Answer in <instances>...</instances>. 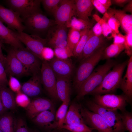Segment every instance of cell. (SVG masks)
Segmentation results:
<instances>
[{"mask_svg":"<svg viewBox=\"0 0 132 132\" xmlns=\"http://www.w3.org/2000/svg\"><path fill=\"white\" fill-rule=\"evenodd\" d=\"M104 37L102 35H95L91 29L90 30L88 39L81 55L78 58L81 61L88 57L100 48L105 45Z\"/></svg>","mask_w":132,"mask_h":132,"instance_id":"18","label":"cell"},{"mask_svg":"<svg viewBox=\"0 0 132 132\" xmlns=\"http://www.w3.org/2000/svg\"><path fill=\"white\" fill-rule=\"evenodd\" d=\"M12 47L16 56L31 75L40 73L42 63L38 57L24 47L18 48Z\"/></svg>","mask_w":132,"mask_h":132,"instance_id":"8","label":"cell"},{"mask_svg":"<svg viewBox=\"0 0 132 132\" xmlns=\"http://www.w3.org/2000/svg\"><path fill=\"white\" fill-rule=\"evenodd\" d=\"M54 51L49 47L45 46L43 48L41 53L42 61L47 62L52 59L54 57Z\"/></svg>","mask_w":132,"mask_h":132,"instance_id":"42","label":"cell"},{"mask_svg":"<svg viewBox=\"0 0 132 132\" xmlns=\"http://www.w3.org/2000/svg\"><path fill=\"white\" fill-rule=\"evenodd\" d=\"M17 120L7 112L0 116V129L2 132H15Z\"/></svg>","mask_w":132,"mask_h":132,"instance_id":"28","label":"cell"},{"mask_svg":"<svg viewBox=\"0 0 132 132\" xmlns=\"http://www.w3.org/2000/svg\"><path fill=\"white\" fill-rule=\"evenodd\" d=\"M15 32L18 39L24 44L26 48L42 61L41 53L43 48L46 46V39L36 35L29 34L24 32Z\"/></svg>","mask_w":132,"mask_h":132,"instance_id":"10","label":"cell"},{"mask_svg":"<svg viewBox=\"0 0 132 132\" xmlns=\"http://www.w3.org/2000/svg\"><path fill=\"white\" fill-rule=\"evenodd\" d=\"M93 25V22L90 21H86L74 16L66 26L67 28H72L81 31L87 29H90Z\"/></svg>","mask_w":132,"mask_h":132,"instance_id":"30","label":"cell"},{"mask_svg":"<svg viewBox=\"0 0 132 132\" xmlns=\"http://www.w3.org/2000/svg\"><path fill=\"white\" fill-rule=\"evenodd\" d=\"M54 49V55L58 58L66 59L73 56L72 53L67 46L65 47L56 48Z\"/></svg>","mask_w":132,"mask_h":132,"instance_id":"38","label":"cell"},{"mask_svg":"<svg viewBox=\"0 0 132 132\" xmlns=\"http://www.w3.org/2000/svg\"><path fill=\"white\" fill-rule=\"evenodd\" d=\"M32 120L37 126L49 132L58 128L55 109L44 111Z\"/></svg>","mask_w":132,"mask_h":132,"instance_id":"19","label":"cell"},{"mask_svg":"<svg viewBox=\"0 0 132 132\" xmlns=\"http://www.w3.org/2000/svg\"><path fill=\"white\" fill-rule=\"evenodd\" d=\"M69 102L68 101L63 102L55 113L56 118L58 123L57 128H61L64 124Z\"/></svg>","mask_w":132,"mask_h":132,"instance_id":"33","label":"cell"},{"mask_svg":"<svg viewBox=\"0 0 132 132\" xmlns=\"http://www.w3.org/2000/svg\"><path fill=\"white\" fill-rule=\"evenodd\" d=\"M125 12H127L132 13V0H130L124 7L122 10Z\"/></svg>","mask_w":132,"mask_h":132,"instance_id":"51","label":"cell"},{"mask_svg":"<svg viewBox=\"0 0 132 132\" xmlns=\"http://www.w3.org/2000/svg\"><path fill=\"white\" fill-rule=\"evenodd\" d=\"M108 10L111 5L110 0H98Z\"/></svg>","mask_w":132,"mask_h":132,"instance_id":"52","label":"cell"},{"mask_svg":"<svg viewBox=\"0 0 132 132\" xmlns=\"http://www.w3.org/2000/svg\"><path fill=\"white\" fill-rule=\"evenodd\" d=\"M5 68L7 74L9 76L20 77L31 75L15 55L11 46L8 50L6 56Z\"/></svg>","mask_w":132,"mask_h":132,"instance_id":"14","label":"cell"},{"mask_svg":"<svg viewBox=\"0 0 132 132\" xmlns=\"http://www.w3.org/2000/svg\"><path fill=\"white\" fill-rule=\"evenodd\" d=\"M90 29L83 30L80 39L75 46L73 52V56L78 58L88 39Z\"/></svg>","mask_w":132,"mask_h":132,"instance_id":"32","label":"cell"},{"mask_svg":"<svg viewBox=\"0 0 132 132\" xmlns=\"http://www.w3.org/2000/svg\"><path fill=\"white\" fill-rule=\"evenodd\" d=\"M53 15L56 24L66 25L76 16L75 0H61Z\"/></svg>","mask_w":132,"mask_h":132,"instance_id":"12","label":"cell"},{"mask_svg":"<svg viewBox=\"0 0 132 132\" xmlns=\"http://www.w3.org/2000/svg\"><path fill=\"white\" fill-rule=\"evenodd\" d=\"M80 106L81 104L77 102H74L72 103L67 110L64 124L73 125L85 123L80 113Z\"/></svg>","mask_w":132,"mask_h":132,"instance_id":"25","label":"cell"},{"mask_svg":"<svg viewBox=\"0 0 132 132\" xmlns=\"http://www.w3.org/2000/svg\"><path fill=\"white\" fill-rule=\"evenodd\" d=\"M107 12L113 16L119 22L122 29L126 33L132 31V15L126 14L122 10L109 8Z\"/></svg>","mask_w":132,"mask_h":132,"instance_id":"22","label":"cell"},{"mask_svg":"<svg viewBox=\"0 0 132 132\" xmlns=\"http://www.w3.org/2000/svg\"><path fill=\"white\" fill-rule=\"evenodd\" d=\"M7 110L3 105L0 96V116L6 112Z\"/></svg>","mask_w":132,"mask_h":132,"instance_id":"53","label":"cell"},{"mask_svg":"<svg viewBox=\"0 0 132 132\" xmlns=\"http://www.w3.org/2000/svg\"><path fill=\"white\" fill-rule=\"evenodd\" d=\"M61 0H43L41 3L48 12L53 15L58 7Z\"/></svg>","mask_w":132,"mask_h":132,"instance_id":"36","label":"cell"},{"mask_svg":"<svg viewBox=\"0 0 132 132\" xmlns=\"http://www.w3.org/2000/svg\"><path fill=\"white\" fill-rule=\"evenodd\" d=\"M123 124L126 131L132 132V113L126 110L120 113Z\"/></svg>","mask_w":132,"mask_h":132,"instance_id":"35","label":"cell"},{"mask_svg":"<svg viewBox=\"0 0 132 132\" xmlns=\"http://www.w3.org/2000/svg\"><path fill=\"white\" fill-rule=\"evenodd\" d=\"M93 17L97 22H98L101 18L98 15L96 14H94L93 15Z\"/></svg>","mask_w":132,"mask_h":132,"instance_id":"55","label":"cell"},{"mask_svg":"<svg viewBox=\"0 0 132 132\" xmlns=\"http://www.w3.org/2000/svg\"><path fill=\"white\" fill-rule=\"evenodd\" d=\"M33 132H40L38 131L35 130V131H33Z\"/></svg>","mask_w":132,"mask_h":132,"instance_id":"56","label":"cell"},{"mask_svg":"<svg viewBox=\"0 0 132 132\" xmlns=\"http://www.w3.org/2000/svg\"><path fill=\"white\" fill-rule=\"evenodd\" d=\"M106 47L105 45H104L91 55L81 61L77 70L73 81V86L77 92L102 59L104 51Z\"/></svg>","mask_w":132,"mask_h":132,"instance_id":"3","label":"cell"},{"mask_svg":"<svg viewBox=\"0 0 132 132\" xmlns=\"http://www.w3.org/2000/svg\"><path fill=\"white\" fill-rule=\"evenodd\" d=\"M24 31L30 35L40 36V34L56 25L55 20L50 19L42 12L37 13L22 19Z\"/></svg>","mask_w":132,"mask_h":132,"instance_id":"5","label":"cell"},{"mask_svg":"<svg viewBox=\"0 0 132 132\" xmlns=\"http://www.w3.org/2000/svg\"><path fill=\"white\" fill-rule=\"evenodd\" d=\"M70 28L67 38V46L72 53L75 46L80 39L83 30L79 31L72 28Z\"/></svg>","mask_w":132,"mask_h":132,"instance_id":"31","label":"cell"},{"mask_svg":"<svg viewBox=\"0 0 132 132\" xmlns=\"http://www.w3.org/2000/svg\"><path fill=\"white\" fill-rule=\"evenodd\" d=\"M111 36L113 38V43L118 44H124L126 36L119 33L118 34L112 32Z\"/></svg>","mask_w":132,"mask_h":132,"instance_id":"45","label":"cell"},{"mask_svg":"<svg viewBox=\"0 0 132 132\" xmlns=\"http://www.w3.org/2000/svg\"><path fill=\"white\" fill-rule=\"evenodd\" d=\"M91 29L95 35L99 36L102 35L101 27L100 24L98 22H97L95 25Z\"/></svg>","mask_w":132,"mask_h":132,"instance_id":"48","label":"cell"},{"mask_svg":"<svg viewBox=\"0 0 132 132\" xmlns=\"http://www.w3.org/2000/svg\"><path fill=\"white\" fill-rule=\"evenodd\" d=\"M124 49V44L113 43L106 47L104 51L102 59H109L110 58L116 57Z\"/></svg>","mask_w":132,"mask_h":132,"instance_id":"29","label":"cell"},{"mask_svg":"<svg viewBox=\"0 0 132 132\" xmlns=\"http://www.w3.org/2000/svg\"><path fill=\"white\" fill-rule=\"evenodd\" d=\"M67 28L66 25L57 24L50 28L45 38L47 45L53 48L65 46L67 43Z\"/></svg>","mask_w":132,"mask_h":132,"instance_id":"11","label":"cell"},{"mask_svg":"<svg viewBox=\"0 0 132 132\" xmlns=\"http://www.w3.org/2000/svg\"><path fill=\"white\" fill-rule=\"evenodd\" d=\"M101 25L102 29V35L104 37H107L112 33V30L107 22H104Z\"/></svg>","mask_w":132,"mask_h":132,"instance_id":"47","label":"cell"},{"mask_svg":"<svg viewBox=\"0 0 132 132\" xmlns=\"http://www.w3.org/2000/svg\"><path fill=\"white\" fill-rule=\"evenodd\" d=\"M127 64L126 74L121 79L119 88L122 90L130 102L132 101V55L130 56Z\"/></svg>","mask_w":132,"mask_h":132,"instance_id":"24","label":"cell"},{"mask_svg":"<svg viewBox=\"0 0 132 132\" xmlns=\"http://www.w3.org/2000/svg\"><path fill=\"white\" fill-rule=\"evenodd\" d=\"M25 109L27 116L32 120L44 111L55 109L52 100L42 97L35 98L31 100Z\"/></svg>","mask_w":132,"mask_h":132,"instance_id":"17","label":"cell"},{"mask_svg":"<svg viewBox=\"0 0 132 132\" xmlns=\"http://www.w3.org/2000/svg\"><path fill=\"white\" fill-rule=\"evenodd\" d=\"M116 64L115 61L108 59L104 64L93 70L77 91V99H81L86 95L89 94L100 84L106 75Z\"/></svg>","mask_w":132,"mask_h":132,"instance_id":"1","label":"cell"},{"mask_svg":"<svg viewBox=\"0 0 132 132\" xmlns=\"http://www.w3.org/2000/svg\"><path fill=\"white\" fill-rule=\"evenodd\" d=\"M92 132H94V131H92Z\"/></svg>","mask_w":132,"mask_h":132,"instance_id":"58","label":"cell"},{"mask_svg":"<svg viewBox=\"0 0 132 132\" xmlns=\"http://www.w3.org/2000/svg\"><path fill=\"white\" fill-rule=\"evenodd\" d=\"M128 61L116 64L104 77L100 84L89 94L94 96L112 93L119 88L123 71Z\"/></svg>","mask_w":132,"mask_h":132,"instance_id":"2","label":"cell"},{"mask_svg":"<svg viewBox=\"0 0 132 132\" xmlns=\"http://www.w3.org/2000/svg\"><path fill=\"white\" fill-rule=\"evenodd\" d=\"M61 128L72 132H92L94 130L85 123L73 125L64 124Z\"/></svg>","mask_w":132,"mask_h":132,"instance_id":"34","label":"cell"},{"mask_svg":"<svg viewBox=\"0 0 132 132\" xmlns=\"http://www.w3.org/2000/svg\"><path fill=\"white\" fill-rule=\"evenodd\" d=\"M41 1L8 0L6 2L9 8L17 13L23 19L34 14L42 12L40 8Z\"/></svg>","mask_w":132,"mask_h":132,"instance_id":"6","label":"cell"},{"mask_svg":"<svg viewBox=\"0 0 132 132\" xmlns=\"http://www.w3.org/2000/svg\"><path fill=\"white\" fill-rule=\"evenodd\" d=\"M80 111L85 123L98 132H114L102 118L81 104Z\"/></svg>","mask_w":132,"mask_h":132,"instance_id":"13","label":"cell"},{"mask_svg":"<svg viewBox=\"0 0 132 132\" xmlns=\"http://www.w3.org/2000/svg\"><path fill=\"white\" fill-rule=\"evenodd\" d=\"M0 96L5 108L7 110H15L16 104L13 92L7 86L0 87Z\"/></svg>","mask_w":132,"mask_h":132,"instance_id":"27","label":"cell"},{"mask_svg":"<svg viewBox=\"0 0 132 132\" xmlns=\"http://www.w3.org/2000/svg\"><path fill=\"white\" fill-rule=\"evenodd\" d=\"M124 43L125 53L129 56L132 55V31L126 33Z\"/></svg>","mask_w":132,"mask_h":132,"instance_id":"41","label":"cell"},{"mask_svg":"<svg viewBox=\"0 0 132 132\" xmlns=\"http://www.w3.org/2000/svg\"><path fill=\"white\" fill-rule=\"evenodd\" d=\"M0 19L10 29L18 32H23L25 27L22 19L17 13L0 4Z\"/></svg>","mask_w":132,"mask_h":132,"instance_id":"15","label":"cell"},{"mask_svg":"<svg viewBox=\"0 0 132 132\" xmlns=\"http://www.w3.org/2000/svg\"><path fill=\"white\" fill-rule=\"evenodd\" d=\"M50 132H72L66 130L62 129L57 128Z\"/></svg>","mask_w":132,"mask_h":132,"instance_id":"54","label":"cell"},{"mask_svg":"<svg viewBox=\"0 0 132 132\" xmlns=\"http://www.w3.org/2000/svg\"><path fill=\"white\" fill-rule=\"evenodd\" d=\"M8 83V80L5 67L0 61V87L7 86Z\"/></svg>","mask_w":132,"mask_h":132,"instance_id":"44","label":"cell"},{"mask_svg":"<svg viewBox=\"0 0 132 132\" xmlns=\"http://www.w3.org/2000/svg\"><path fill=\"white\" fill-rule=\"evenodd\" d=\"M94 6L100 13L104 14L107 12V10L98 0H91Z\"/></svg>","mask_w":132,"mask_h":132,"instance_id":"46","label":"cell"},{"mask_svg":"<svg viewBox=\"0 0 132 132\" xmlns=\"http://www.w3.org/2000/svg\"><path fill=\"white\" fill-rule=\"evenodd\" d=\"M56 77V90L59 99L62 102H70L71 93V78Z\"/></svg>","mask_w":132,"mask_h":132,"instance_id":"23","label":"cell"},{"mask_svg":"<svg viewBox=\"0 0 132 132\" xmlns=\"http://www.w3.org/2000/svg\"><path fill=\"white\" fill-rule=\"evenodd\" d=\"M0 132H2V131L0 129Z\"/></svg>","mask_w":132,"mask_h":132,"instance_id":"57","label":"cell"},{"mask_svg":"<svg viewBox=\"0 0 132 132\" xmlns=\"http://www.w3.org/2000/svg\"><path fill=\"white\" fill-rule=\"evenodd\" d=\"M39 74L32 75L30 78L22 85L21 91L28 97H36L42 92V83Z\"/></svg>","mask_w":132,"mask_h":132,"instance_id":"20","label":"cell"},{"mask_svg":"<svg viewBox=\"0 0 132 132\" xmlns=\"http://www.w3.org/2000/svg\"><path fill=\"white\" fill-rule=\"evenodd\" d=\"M0 40L2 43L9 44L15 48L24 47L17 38L15 31L5 26L0 19Z\"/></svg>","mask_w":132,"mask_h":132,"instance_id":"21","label":"cell"},{"mask_svg":"<svg viewBox=\"0 0 132 132\" xmlns=\"http://www.w3.org/2000/svg\"><path fill=\"white\" fill-rule=\"evenodd\" d=\"M92 101L99 106L110 110H120L121 112L126 110L127 97L123 94L117 95L112 93L94 96Z\"/></svg>","mask_w":132,"mask_h":132,"instance_id":"7","label":"cell"},{"mask_svg":"<svg viewBox=\"0 0 132 132\" xmlns=\"http://www.w3.org/2000/svg\"><path fill=\"white\" fill-rule=\"evenodd\" d=\"M40 74L42 83L49 96L53 99H59L56 90V77L47 61H43Z\"/></svg>","mask_w":132,"mask_h":132,"instance_id":"9","label":"cell"},{"mask_svg":"<svg viewBox=\"0 0 132 132\" xmlns=\"http://www.w3.org/2000/svg\"><path fill=\"white\" fill-rule=\"evenodd\" d=\"M48 63L56 76L71 78L74 70L71 60L54 57Z\"/></svg>","mask_w":132,"mask_h":132,"instance_id":"16","label":"cell"},{"mask_svg":"<svg viewBox=\"0 0 132 132\" xmlns=\"http://www.w3.org/2000/svg\"><path fill=\"white\" fill-rule=\"evenodd\" d=\"M2 43L0 40V61L4 65V67L6 62V57L3 55L2 49Z\"/></svg>","mask_w":132,"mask_h":132,"instance_id":"50","label":"cell"},{"mask_svg":"<svg viewBox=\"0 0 132 132\" xmlns=\"http://www.w3.org/2000/svg\"><path fill=\"white\" fill-rule=\"evenodd\" d=\"M130 0H111L112 4H114L121 7H123L127 4Z\"/></svg>","mask_w":132,"mask_h":132,"instance_id":"49","label":"cell"},{"mask_svg":"<svg viewBox=\"0 0 132 132\" xmlns=\"http://www.w3.org/2000/svg\"><path fill=\"white\" fill-rule=\"evenodd\" d=\"M75 1L76 16L86 21H90L89 17L94 7L91 0H76Z\"/></svg>","mask_w":132,"mask_h":132,"instance_id":"26","label":"cell"},{"mask_svg":"<svg viewBox=\"0 0 132 132\" xmlns=\"http://www.w3.org/2000/svg\"><path fill=\"white\" fill-rule=\"evenodd\" d=\"M8 84L9 88L13 92L17 93L21 91L22 85L19 80L14 76H10Z\"/></svg>","mask_w":132,"mask_h":132,"instance_id":"39","label":"cell"},{"mask_svg":"<svg viewBox=\"0 0 132 132\" xmlns=\"http://www.w3.org/2000/svg\"><path fill=\"white\" fill-rule=\"evenodd\" d=\"M85 104L87 109L100 115L114 132H125L126 131L118 110L104 108L90 100H86Z\"/></svg>","mask_w":132,"mask_h":132,"instance_id":"4","label":"cell"},{"mask_svg":"<svg viewBox=\"0 0 132 132\" xmlns=\"http://www.w3.org/2000/svg\"><path fill=\"white\" fill-rule=\"evenodd\" d=\"M15 99L16 105L25 108L28 106L31 101L29 97L21 91L16 93Z\"/></svg>","mask_w":132,"mask_h":132,"instance_id":"37","label":"cell"},{"mask_svg":"<svg viewBox=\"0 0 132 132\" xmlns=\"http://www.w3.org/2000/svg\"><path fill=\"white\" fill-rule=\"evenodd\" d=\"M15 132H33V131L29 129L24 120L20 118L17 119Z\"/></svg>","mask_w":132,"mask_h":132,"instance_id":"40","label":"cell"},{"mask_svg":"<svg viewBox=\"0 0 132 132\" xmlns=\"http://www.w3.org/2000/svg\"><path fill=\"white\" fill-rule=\"evenodd\" d=\"M109 16L107 23L111 29L112 32L116 34L119 33V28L120 26V23L118 20L113 16Z\"/></svg>","mask_w":132,"mask_h":132,"instance_id":"43","label":"cell"}]
</instances>
